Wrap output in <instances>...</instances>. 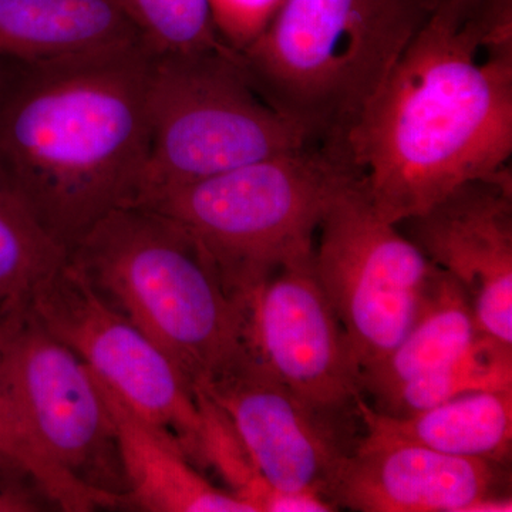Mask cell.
I'll use <instances>...</instances> for the list:
<instances>
[{
  "instance_id": "obj_1",
  "label": "cell",
  "mask_w": 512,
  "mask_h": 512,
  "mask_svg": "<svg viewBox=\"0 0 512 512\" xmlns=\"http://www.w3.org/2000/svg\"><path fill=\"white\" fill-rule=\"evenodd\" d=\"M345 153L394 225L510 168L512 0H443L350 131Z\"/></svg>"
},
{
  "instance_id": "obj_2",
  "label": "cell",
  "mask_w": 512,
  "mask_h": 512,
  "mask_svg": "<svg viewBox=\"0 0 512 512\" xmlns=\"http://www.w3.org/2000/svg\"><path fill=\"white\" fill-rule=\"evenodd\" d=\"M153 53L143 42L45 60H6L0 185L66 252L136 201L148 154Z\"/></svg>"
},
{
  "instance_id": "obj_3",
  "label": "cell",
  "mask_w": 512,
  "mask_h": 512,
  "mask_svg": "<svg viewBox=\"0 0 512 512\" xmlns=\"http://www.w3.org/2000/svg\"><path fill=\"white\" fill-rule=\"evenodd\" d=\"M67 259L195 389L248 359L244 306L204 248L160 212L114 208L87 229Z\"/></svg>"
},
{
  "instance_id": "obj_4",
  "label": "cell",
  "mask_w": 512,
  "mask_h": 512,
  "mask_svg": "<svg viewBox=\"0 0 512 512\" xmlns=\"http://www.w3.org/2000/svg\"><path fill=\"white\" fill-rule=\"evenodd\" d=\"M441 2L285 0L238 62L313 144L345 153L350 131Z\"/></svg>"
},
{
  "instance_id": "obj_5",
  "label": "cell",
  "mask_w": 512,
  "mask_h": 512,
  "mask_svg": "<svg viewBox=\"0 0 512 512\" xmlns=\"http://www.w3.org/2000/svg\"><path fill=\"white\" fill-rule=\"evenodd\" d=\"M353 180L345 154L311 144L170 188L138 205L191 234L244 306L276 269L312 258L323 215Z\"/></svg>"
},
{
  "instance_id": "obj_6",
  "label": "cell",
  "mask_w": 512,
  "mask_h": 512,
  "mask_svg": "<svg viewBox=\"0 0 512 512\" xmlns=\"http://www.w3.org/2000/svg\"><path fill=\"white\" fill-rule=\"evenodd\" d=\"M147 123L146 170L131 205L313 144L262 99L228 47L154 55Z\"/></svg>"
},
{
  "instance_id": "obj_7",
  "label": "cell",
  "mask_w": 512,
  "mask_h": 512,
  "mask_svg": "<svg viewBox=\"0 0 512 512\" xmlns=\"http://www.w3.org/2000/svg\"><path fill=\"white\" fill-rule=\"evenodd\" d=\"M0 389L60 470L127 507L119 437L99 380L29 302L0 308Z\"/></svg>"
},
{
  "instance_id": "obj_8",
  "label": "cell",
  "mask_w": 512,
  "mask_h": 512,
  "mask_svg": "<svg viewBox=\"0 0 512 512\" xmlns=\"http://www.w3.org/2000/svg\"><path fill=\"white\" fill-rule=\"evenodd\" d=\"M313 269L360 379L402 342L440 272L397 225L380 217L357 178L320 221Z\"/></svg>"
},
{
  "instance_id": "obj_9",
  "label": "cell",
  "mask_w": 512,
  "mask_h": 512,
  "mask_svg": "<svg viewBox=\"0 0 512 512\" xmlns=\"http://www.w3.org/2000/svg\"><path fill=\"white\" fill-rule=\"evenodd\" d=\"M29 303L121 403L198 470H207V424L194 384L146 333L104 301L69 259Z\"/></svg>"
},
{
  "instance_id": "obj_10",
  "label": "cell",
  "mask_w": 512,
  "mask_h": 512,
  "mask_svg": "<svg viewBox=\"0 0 512 512\" xmlns=\"http://www.w3.org/2000/svg\"><path fill=\"white\" fill-rule=\"evenodd\" d=\"M227 416L255 470L272 490L330 491L359 439L353 416L306 402L255 360L198 389Z\"/></svg>"
},
{
  "instance_id": "obj_11",
  "label": "cell",
  "mask_w": 512,
  "mask_h": 512,
  "mask_svg": "<svg viewBox=\"0 0 512 512\" xmlns=\"http://www.w3.org/2000/svg\"><path fill=\"white\" fill-rule=\"evenodd\" d=\"M249 356L306 402L357 414L360 372L313 256L276 269L244 301Z\"/></svg>"
},
{
  "instance_id": "obj_12",
  "label": "cell",
  "mask_w": 512,
  "mask_h": 512,
  "mask_svg": "<svg viewBox=\"0 0 512 512\" xmlns=\"http://www.w3.org/2000/svg\"><path fill=\"white\" fill-rule=\"evenodd\" d=\"M467 293L478 328L512 346V175L468 181L396 224Z\"/></svg>"
},
{
  "instance_id": "obj_13",
  "label": "cell",
  "mask_w": 512,
  "mask_h": 512,
  "mask_svg": "<svg viewBox=\"0 0 512 512\" xmlns=\"http://www.w3.org/2000/svg\"><path fill=\"white\" fill-rule=\"evenodd\" d=\"M505 466L365 430L333 484L330 503L360 512H510Z\"/></svg>"
},
{
  "instance_id": "obj_14",
  "label": "cell",
  "mask_w": 512,
  "mask_h": 512,
  "mask_svg": "<svg viewBox=\"0 0 512 512\" xmlns=\"http://www.w3.org/2000/svg\"><path fill=\"white\" fill-rule=\"evenodd\" d=\"M99 383L119 437L127 507L151 512H256L231 490L212 485L178 448Z\"/></svg>"
},
{
  "instance_id": "obj_15",
  "label": "cell",
  "mask_w": 512,
  "mask_h": 512,
  "mask_svg": "<svg viewBox=\"0 0 512 512\" xmlns=\"http://www.w3.org/2000/svg\"><path fill=\"white\" fill-rule=\"evenodd\" d=\"M143 42L119 0H0V59L45 60Z\"/></svg>"
},
{
  "instance_id": "obj_16",
  "label": "cell",
  "mask_w": 512,
  "mask_h": 512,
  "mask_svg": "<svg viewBox=\"0 0 512 512\" xmlns=\"http://www.w3.org/2000/svg\"><path fill=\"white\" fill-rule=\"evenodd\" d=\"M363 429L448 456L507 464L512 444V390L463 394L409 416H386L357 400Z\"/></svg>"
},
{
  "instance_id": "obj_17",
  "label": "cell",
  "mask_w": 512,
  "mask_h": 512,
  "mask_svg": "<svg viewBox=\"0 0 512 512\" xmlns=\"http://www.w3.org/2000/svg\"><path fill=\"white\" fill-rule=\"evenodd\" d=\"M483 335L467 293L440 269L423 308L402 342L360 379L373 402L414 377L466 352Z\"/></svg>"
},
{
  "instance_id": "obj_18",
  "label": "cell",
  "mask_w": 512,
  "mask_h": 512,
  "mask_svg": "<svg viewBox=\"0 0 512 512\" xmlns=\"http://www.w3.org/2000/svg\"><path fill=\"white\" fill-rule=\"evenodd\" d=\"M490 390H512V346L483 333L460 356L367 404L377 413L403 417L463 394Z\"/></svg>"
},
{
  "instance_id": "obj_19",
  "label": "cell",
  "mask_w": 512,
  "mask_h": 512,
  "mask_svg": "<svg viewBox=\"0 0 512 512\" xmlns=\"http://www.w3.org/2000/svg\"><path fill=\"white\" fill-rule=\"evenodd\" d=\"M66 261V249L0 185V308L30 302Z\"/></svg>"
},
{
  "instance_id": "obj_20",
  "label": "cell",
  "mask_w": 512,
  "mask_h": 512,
  "mask_svg": "<svg viewBox=\"0 0 512 512\" xmlns=\"http://www.w3.org/2000/svg\"><path fill=\"white\" fill-rule=\"evenodd\" d=\"M153 55L227 47L212 19L210 0H119Z\"/></svg>"
},
{
  "instance_id": "obj_21",
  "label": "cell",
  "mask_w": 512,
  "mask_h": 512,
  "mask_svg": "<svg viewBox=\"0 0 512 512\" xmlns=\"http://www.w3.org/2000/svg\"><path fill=\"white\" fill-rule=\"evenodd\" d=\"M0 453L8 454L35 474L60 511L86 512L119 508V501L107 497L67 476L43 453L19 420L0 389Z\"/></svg>"
},
{
  "instance_id": "obj_22",
  "label": "cell",
  "mask_w": 512,
  "mask_h": 512,
  "mask_svg": "<svg viewBox=\"0 0 512 512\" xmlns=\"http://www.w3.org/2000/svg\"><path fill=\"white\" fill-rule=\"evenodd\" d=\"M285 0H210L218 36L232 52L241 53L261 35Z\"/></svg>"
},
{
  "instance_id": "obj_23",
  "label": "cell",
  "mask_w": 512,
  "mask_h": 512,
  "mask_svg": "<svg viewBox=\"0 0 512 512\" xmlns=\"http://www.w3.org/2000/svg\"><path fill=\"white\" fill-rule=\"evenodd\" d=\"M59 510L35 474L18 460L0 453V512Z\"/></svg>"
},
{
  "instance_id": "obj_24",
  "label": "cell",
  "mask_w": 512,
  "mask_h": 512,
  "mask_svg": "<svg viewBox=\"0 0 512 512\" xmlns=\"http://www.w3.org/2000/svg\"><path fill=\"white\" fill-rule=\"evenodd\" d=\"M461 3H467V5H485V3L504 2V0H458Z\"/></svg>"
},
{
  "instance_id": "obj_25",
  "label": "cell",
  "mask_w": 512,
  "mask_h": 512,
  "mask_svg": "<svg viewBox=\"0 0 512 512\" xmlns=\"http://www.w3.org/2000/svg\"><path fill=\"white\" fill-rule=\"evenodd\" d=\"M5 66H6V59H0V79H2L3 70H5Z\"/></svg>"
}]
</instances>
